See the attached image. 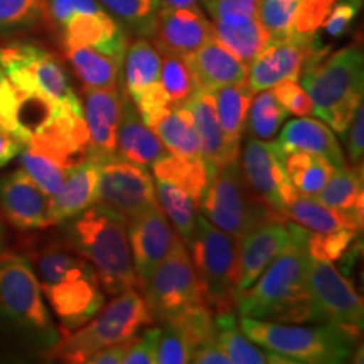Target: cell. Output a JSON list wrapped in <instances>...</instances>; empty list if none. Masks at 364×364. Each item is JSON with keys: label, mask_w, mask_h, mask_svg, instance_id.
Returning a JSON list of instances; mask_svg holds the SVG:
<instances>
[{"label": "cell", "mask_w": 364, "mask_h": 364, "mask_svg": "<svg viewBox=\"0 0 364 364\" xmlns=\"http://www.w3.org/2000/svg\"><path fill=\"white\" fill-rule=\"evenodd\" d=\"M292 240L287 221L268 223L240 240L238 294H243ZM240 297V295H238Z\"/></svg>", "instance_id": "44dd1931"}, {"label": "cell", "mask_w": 364, "mask_h": 364, "mask_svg": "<svg viewBox=\"0 0 364 364\" xmlns=\"http://www.w3.org/2000/svg\"><path fill=\"white\" fill-rule=\"evenodd\" d=\"M0 317L48 346L59 341L33 267L22 255L0 257Z\"/></svg>", "instance_id": "30bf717a"}, {"label": "cell", "mask_w": 364, "mask_h": 364, "mask_svg": "<svg viewBox=\"0 0 364 364\" xmlns=\"http://www.w3.org/2000/svg\"><path fill=\"white\" fill-rule=\"evenodd\" d=\"M102 7L129 36L149 38L154 33L161 11V0H98Z\"/></svg>", "instance_id": "74e56055"}, {"label": "cell", "mask_w": 364, "mask_h": 364, "mask_svg": "<svg viewBox=\"0 0 364 364\" xmlns=\"http://www.w3.org/2000/svg\"><path fill=\"white\" fill-rule=\"evenodd\" d=\"M161 86L172 107L184 105L198 90V83L191 71L186 56L181 54H161Z\"/></svg>", "instance_id": "60d3db41"}, {"label": "cell", "mask_w": 364, "mask_h": 364, "mask_svg": "<svg viewBox=\"0 0 364 364\" xmlns=\"http://www.w3.org/2000/svg\"><path fill=\"white\" fill-rule=\"evenodd\" d=\"M142 290L152 322H164L186 309L204 304L188 247L179 236L167 257L145 282Z\"/></svg>", "instance_id": "8fae6325"}, {"label": "cell", "mask_w": 364, "mask_h": 364, "mask_svg": "<svg viewBox=\"0 0 364 364\" xmlns=\"http://www.w3.org/2000/svg\"><path fill=\"white\" fill-rule=\"evenodd\" d=\"M215 334L218 344L230 358L231 364H289L290 361L280 354L268 351V349L257 346L252 339L243 334L238 327L236 314L233 309L230 311L215 312Z\"/></svg>", "instance_id": "f1b7e54d"}, {"label": "cell", "mask_w": 364, "mask_h": 364, "mask_svg": "<svg viewBox=\"0 0 364 364\" xmlns=\"http://www.w3.org/2000/svg\"><path fill=\"white\" fill-rule=\"evenodd\" d=\"M147 324H152V317L144 297L136 289H127L103 304L85 326L66 332L65 339L54 344V354L65 363H86L98 349L132 339Z\"/></svg>", "instance_id": "9c48e42d"}, {"label": "cell", "mask_w": 364, "mask_h": 364, "mask_svg": "<svg viewBox=\"0 0 364 364\" xmlns=\"http://www.w3.org/2000/svg\"><path fill=\"white\" fill-rule=\"evenodd\" d=\"M336 0H302L294 22V33L312 36L324 24Z\"/></svg>", "instance_id": "c3c4849f"}, {"label": "cell", "mask_w": 364, "mask_h": 364, "mask_svg": "<svg viewBox=\"0 0 364 364\" xmlns=\"http://www.w3.org/2000/svg\"><path fill=\"white\" fill-rule=\"evenodd\" d=\"M162 56L149 38H136L124 56L122 76L124 90L132 102L136 103L145 93L161 83Z\"/></svg>", "instance_id": "83f0119b"}, {"label": "cell", "mask_w": 364, "mask_h": 364, "mask_svg": "<svg viewBox=\"0 0 364 364\" xmlns=\"http://www.w3.org/2000/svg\"><path fill=\"white\" fill-rule=\"evenodd\" d=\"M152 171L156 179L179 186L199 203L208 182V169L203 157H186L167 152L152 164Z\"/></svg>", "instance_id": "836d02e7"}, {"label": "cell", "mask_w": 364, "mask_h": 364, "mask_svg": "<svg viewBox=\"0 0 364 364\" xmlns=\"http://www.w3.org/2000/svg\"><path fill=\"white\" fill-rule=\"evenodd\" d=\"M127 231H129L132 262H134L136 280L142 289L154 270L161 265V262L174 247L177 235L159 203L152 204L127 223Z\"/></svg>", "instance_id": "e0dca14e"}, {"label": "cell", "mask_w": 364, "mask_h": 364, "mask_svg": "<svg viewBox=\"0 0 364 364\" xmlns=\"http://www.w3.org/2000/svg\"><path fill=\"white\" fill-rule=\"evenodd\" d=\"M213 38H216L245 65H250L252 59L265 48L270 36L265 27L260 24L258 17H247V19L230 21V22H213Z\"/></svg>", "instance_id": "d6a6232c"}, {"label": "cell", "mask_w": 364, "mask_h": 364, "mask_svg": "<svg viewBox=\"0 0 364 364\" xmlns=\"http://www.w3.org/2000/svg\"><path fill=\"white\" fill-rule=\"evenodd\" d=\"M285 220L306 228L312 233H331L339 230H358L363 228V215L326 206L312 196H304L294 191L284 209Z\"/></svg>", "instance_id": "4316f807"}, {"label": "cell", "mask_w": 364, "mask_h": 364, "mask_svg": "<svg viewBox=\"0 0 364 364\" xmlns=\"http://www.w3.org/2000/svg\"><path fill=\"white\" fill-rule=\"evenodd\" d=\"M150 129L156 132L169 152L186 157H201V144L193 117L186 105H174L162 112Z\"/></svg>", "instance_id": "4dcf8cb0"}, {"label": "cell", "mask_w": 364, "mask_h": 364, "mask_svg": "<svg viewBox=\"0 0 364 364\" xmlns=\"http://www.w3.org/2000/svg\"><path fill=\"white\" fill-rule=\"evenodd\" d=\"M24 147L26 144L22 142V140L0 129V167L7 166L9 162L14 161Z\"/></svg>", "instance_id": "9f6ffc18"}, {"label": "cell", "mask_w": 364, "mask_h": 364, "mask_svg": "<svg viewBox=\"0 0 364 364\" xmlns=\"http://www.w3.org/2000/svg\"><path fill=\"white\" fill-rule=\"evenodd\" d=\"M0 129L17 136L24 144H27L31 136L21 124L19 98L14 91L11 81L7 80L2 66H0Z\"/></svg>", "instance_id": "f6af8a7d"}, {"label": "cell", "mask_w": 364, "mask_h": 364, "mask_svg": "<svg viewBox=\"0 0 364 364\" xmlns=\"http://www.w3.org/2000/svg\"><path fill=\"white\" fill-rule=\"evenodd\" d=\"M98 203L129 223L157 203L156 182L147 167L108 159L100 162Z\"/></svg>", "instance_id": "4fadbf2b"}, {"label": "cell", "mask_w": 364, "mask_h": 364, "mask_svg": "<svg viewBox=\"0 0 364 364\" xmlns=\"http://www.w3.org/2000/svg\"><path fill=\"white\" fill-rule=\"evenodd\" d=\"M316 199L329 208L363 215V171L336 167Z\"/></svg>", "instance_id": "8d00e7d4"}, {"label": "cell", "mask_w": 364, "mask_h": 364, "mask_svg": "<svg viewBox=\"0 0 364 364\" xmlns=\"http://www.w3.org/2000/svg\"><path fill=\"white\" fill-rule=\"evenodd\" d=\"M184 105L193 117L199 144H201V157L206 164L208 174L221 164L238 159V149H233L226 142L220 122H218L213 91L198 88Z\"/></svg>", "instance_id": "7402d4cb"}, {"label": "cell", "mask_w": 364, "mask_h": 364, "mask_svg": "<svg viewBox=\"0 0 364 364\" xmlns=\"http://www.w3.org/2000/svg\"><path fill=\"white\" fill-rule=\"evenodd\" d=\"M302 86L314 105V115L344 135L349 122L363 102L364 56L359 46H348L336 53L314 54L300 73Z\"/></svg>", "instance_id": "5b68a950"}, {"label": "cell", "mask_w": 364, "mask_h": 364, "mask_svg": "<svg viewBox=\"0 0 364 364\" xmlns=\"http://www.w3.org/2000/svg\"><path fill=\"white\" fill-rule=\"evenodd\" d=\"M156 196L159 206L166 215L167 221L171 223L172 230L186 245L194 231L199 203L188 191L161 179H156Z\"/></svg>", "instance_id": "e575fe53"}, {"label": "cell", "mask_w": 364, "mask_h": 364, "mask_svg": "<svg viewBox=\"0 0 364 364\" xmlns=\"http://www.w3.org/2000/svg\"><path fill=\"white\" fill-rule=\"evenodd\" d=\"M193 359V348L174 324L161 322V338L157 344V364H186Z\"/></svg>", "instance_id": "bcb514c9"}, {"label": "cell", "mask_w": 364, "mask_h": 364, "mask_svg": "<svg viewBox=\"0 0 364 364\" xmlns=\"http://www.w3.org/2000/svg\"><path fill=\"white\" fill-rule=\"evenodd\" d=\"M191 363H196V364H231L230 358L226 356V353L223 351L221 346L218 344L216 338L199 346V348L193 353V359H191Z\"/></svg>", "instance_id": "db71d44e"}, {"label": "cell", "mask_w": 364, "mask_h": 364, "mask_svg": "<svg viewBox=\"0 0 364 364\" xmlns=\"http://www.w3.org/2000/svg\"><path fill=\"white\" fill-rule=\"evenodd\" d=\"M358 230H339L331 233H311L307 236V252L311 258L327 262H341L351 265L356 260L358 250Z\"/></svg>", "instance_id": "ab89813d"}, {"label": "cell", "mask_w": 364, "mask_h": 364, "mask_svg": "<svg viewBox=\"0 0 364 364\" xmlns=\"http://www.w3.org/2000/svg\"><path fill=\"white\" fill-rule=\"evenodd\" d=\"M65 53L85 88H112L122 83L124 59L108 56L88 46H70L65 48Z\"/></svg>", "instance_id": "f546056e"}, {"label": "cell", "mask_w": 364, "mask_h": 364, "mask_svg": "<svg viewBox=\"0 0 364 364\" xmlns=\"http://www.w3.org/2000/svg\"><path fill=\"white\" fill-rule=\"evenodd\" d=\"M6 253V230H4V225L0 223V257Z\"/></svg>", "instance_id": "680465c9"}, {"label": "cell", "mask_w": 364, "mask_h": 364, "mask_svg": "<svg viewBox=\"0 0 364 364\" xmlns=\"http://www.w3.org/2000/svg\"><path fill=\"white\" fill-rule=\"evenodd\" d=\"M0 211L19 230H44L54 225L51 198L22 169L0 179Z\"/></svg>", "instance_id": "d6986e66"}, {"label": "cell", "mask_w": 364, "mask_h": 364, "mask_svg": "<svg viewBox=\"0 0 364 364\" xmlns=\"http://www.w3.org/2000/svg\"><path fill=\"white\" fill-rule=\"evenodd\" d=\"M284 154L307 152L324 157L334 167L346 166L343 149L331 127L322 120L302 117L290 120L280 129L279 142Z\"/></svg>", "instance_id": "484cf974"}, {"label": "cell", "mask_w": 364, "mask_h": 364, "mask_svg": "<svg viewBox=\"0 0 364 364\" xmlns=\"http://www.w3.org/2000/svg\"><path fill=\"white\" fill-rule=\"evenodd\" d=\"M284 169L290 186L297 193L316 198L336 167L321 156L307 152H289L284 154Z\"/></svg>", "instance_id": "d590c367"}, {"label": "cell", "mask_w": 364, "mask_h": 364, "mask_svg": "<svg viewBox=\"0 0 364 364\" xmlns=\"http://www.w3.org/2000/svg\"><path fill=\"white\" fill-rule=\"evenodd\" d=\"M169 152L156 132L145 124L134 102L125 91L124 113L117 134L115 157L136 166L152 167L154 162Z\"/></svg>", "instance_id": "603a6c76"}, {"label": "cell", "mask_w": 364, "mask_h": 364, "mask_svg": "<svg viewBox=\"0 0 364 364\" xmlns=\"http://www.w3.org/2000/svg\"><path fill=\"white\" fill-rule=\"evenodd\" d=\"M0 66L19 98L21 124L29 135L54 113L83 110L66 70L43 46L36 43L2 46Z\"/></svg>", "instance_id": "7a4b0ae2"}, {"label": "cell", "mask_w": 364, "mask_h": 364, "mask_svg": "<svg viewBox=\"0 0 364 364\" xmlns=\"http://www.w3.org/2000/svg\"><path fill=\"white\" fill-rule=\"evenodd\" d=\"M26 258L65 334L85 326L103 307L97 272L65 240L48 243Z\"/></svg>", "instance_id": "3957f363"}, {"label": "cell", "mask_w": 364, "mask_h": 364, "mask_svg": "<svg viewBox=\"0 0 364 364\" xmlns=\"http://www.w3.org/2000/svg\"><path fill=\"white\" fill-rule=\"evenodd\" d=\"M161 338V326L147 327L142 334L132 338L130 348L127 351L125 364H156L157 363V344Z\"/></svg>", "instance_id": "f907efd6"}, {"label": "cell", "mask_w": 364, "mask_h": 364, "mask_svg": "<svg viewBox=\"0 0 364 364\" xmlns=\"http://www.w3.org/2000/svg\"><path fill=\"white\" fill-rule=\"evenodd\" d=\"M275 98L285 108L287 113L295 117H309L314 115V105L309 93L299 80H285L280 81L272 88Z\"/></svg>", "instance_id": "7dc6e473"}, {"label": "cell", "mask_w": 364, "mask_h": 364, "mask_svg": "<svg viewBox=\"0 0 364 364\" xmlns=\"http://www.w3.org/2000/svg\"><path fill=\"white\" fill-rule=\"evenodd\" d=\"M211 91L215 97L218 122H220L226 142L233 149H238L241 135L247 127V115L253 91L250 88L248 81L226 85Z\"/></svg>", "instance_id": "1f68e13d"}, {"label": "cell", "mask_w": 364, "mask_h": 364, "mask_svg": "<svg viewBox=\"0 0 364 364\" xmlns=\"http://www.w3.org/2000/svg\"><path fill=\"white\" fill-rule=\"evenodd\" d=\"M316 34L294 33L287 38L270 39L247 66V81L253 93L270 90L280 81L299 80L304 65L321 53Z\"/></svg>", "instance_id": "5bb4252c"}, {"label": "cell", "mask_w": 364, "mask_h": 364, "mask_svg": "<svg viewBox=\"0 0 364 364\" xmlns=\"http://www.w3.org/2000/svg\"><path fill=\"white\" fill-rule=\"evenodd\" d=\"M213 38L211 21L198 6L161 7L150 41L161 54H186Z\"/></svg>", "instance_id": "ffe728a7"}, {"label": "cell", "mask_w": 364, "mask_h": 364, "mask_svg": "<svg viewBox=\"0 0 364 364\" xmlns=\"http://www.w3.org/2000/svg\"><path fill=\"white\" fill-rule=\"evenodd\" d=\"M240 329L255 344L280 354L290 363L306 364L348 363L358 339L343 327L327 322L306 327L240 316Z\"/></svg>", "instance_id": "52a82bcc"}, {"label": "cell", "mask_w": 364, "mask_h": 364, "mask_svg": "<svg viewBox=\"0 0 364 364\" xmlns=\"http://www.w3.org/2000/svg\"><path fill=\"white\" fill-rule=\"evenodd\" d=\"M300 4L302 0H258L257 17L270 39L294 34V22Z\"/></svg>", "instance_id": "ee69618b"}, {"label": "cell", "mask_w": 364, "mask_h": 364, "mask_svg": "<svg viewBox=\"0 0 364 364\" xmlns=\"http://www.w3.org/2000/svg\"><path fill=\"white\" fill-rule=\"evenodd\" d=\"M19 159L22 171H24L26 174L49 196V198H53V196H56L59 193V189L65 184L68 172H70L68 167L53 161L51 157H48L43 152H38V150L27 147V145L22 149Z\"/></svg>", "instance_id": "7bdbcfd3"}, {"label": "cell", "mask_w": 364, "mask_h": 364, "mask_svg": "<svg viewBox=\"0 0 364 364\" xmlns=\"http://www.w3.org/2000/svg\"><path fill=\"white\" fill-rule=\"evenodd\" d=\"M213 22H230L257 16L258 0H203Z\"/></svg>", "instance_id": "681fc988"}, {"label": "cell", "mask_w": 364, "mask_h": 364, "mask_svg": "<svg viewBox=\"0 0 364 364\" xmlns=\"http://www.w3.org/2000/svg\"><path fill=\"white\" fill-rule=\"evenodd\" d=\"M199 0H161L164 7H193L198 6Z\"/></svg>", "instance_id": "6f0895ef"}, {"label": "cell", "mask_w": 364, "mask_h": 364, "mask_svg": "<svg viewBox=\"0 0 364 364\" xmlns=\"http://www.w3.org/2000/svg\"><path fill=\"white\" fill-rule=\"evenodd\" d=\"M63 39V46H88L108 56L124 59L129 48V34L113 17L95 2L68 16L56 26Z\"/></svg>", "instance_id": "2e32d148"}, {"label": "cell", "mask_w": 364, "mask_h": 364, "mask_svg": "<svg viewBox=\"0 0 364 364\" xmlns=\"http://www.w3.org/2000/svg\"><path fill=\"white\" fill-rule=\"evenodd\" d=\"M48 21L46 0H0V36L34 29Z\"/></svg>", "instance_id": "b9f144b4"}, {"label": "cell", "mask_w": 364, "mask_h": 364, "mask_svg": "<svg viewBox=\"0 0 364 364\" xmlns=\"http://www.w3.org/2000/svg\"><path fill=\"white\" fill-rule=\"evenodd\" d=\"M124 98L125 90L122 83L112 88H85L83 117L88 129L90 157L100 162L115 157Z\"/></svg>", "instance_id": "ac0fdd59"}, {"label": "cell", "mask_w": 364, "mask_h": 364, "mask_svg": "<svg viewBox=\"0 0 364 364\" xmlns=\"http://www.w3.org/2000/svg\"><path fill=\"white\" fill-rule=\"evenodd\" d=\"M199 209L211 225L238 240L268 223L287 221L252 189L238 159L209 172Z\"/></svg>", "instance_id": "8992f818"}, {"label": "cell", "mask_w": 364, "mask_h": 364, "mask_svg": "<svg viewBox=\"0 0 364 364\" xmlns=\"http://www.w3.org/2000/svg\"><path fill=\"white\" fill-rule=\"evenodd\" d=\"M98 179L100 161L97 159L86 157L71 167L63 188L51 198L54 225H61L98 203Z\"/></svg>", "instance_id": "d4e9b609"}, {"label": "cell", "mask_w": 364, "mask_h": 364, "mask_svg": "<svg viewBox=\"0 0 364 364\" xmlns=\"http://www.w3.org/2000/svg\"><path fill=\"white\" fill-rule=\"evenodd\" d=\"M61 225L63 240L95 268L102 290L113 297L127 289H140L124 218L95 203Z\"/></svg>", "instance_id": "277c9868"}, {"label": "cell", "mask_w": 364, "mask_h": 364, "mask_svg": "<svg viewBox=\"0 0 364 364\" xmlns=\"http://www.w3.org/2000/svg\"><path fill=\"white\" fill-rule=\"evenodd\" d=\"M287 117H289V113L275 98L272 88L262 90L250 103L245 130H248L250 135L255 139L270 140L279 134Z\"/></svg>", "instance_id": "f35d334b"}, {"label": "cell", "mask_w": 364, "mask_h": 364, "mask_svg": "<svg viewBox=\"0 0 364 364\" xmlns=\"http://www.w3.org/2000/svg\"><path fill=\"white\" fill-rule=\"evenodd\" d=\"M198 88L216 90L226 85L247 81V65L228 51L216 38L208 39L201 48L186 54Z\"/></svg>", "instance_id": "cb8c5ba5"}, {"label": "cell", "mask_w": 364, "mask_h": 364, "mask_svg": "<svg viewBox=\"0 0 364 364\" xmlns=\"http://www.w3.org/2000/svg\"><path fill=\"white\" fill-rule=\"evenodd\" d=\"M130 343H132V339L98 349L97 353H93L88 359H86V364H120V363H124V358H125L127 351H129Z\"/></svg>", "instance_id": "11a10c76"}, {"label": "cell", "mask_w": 364, "mask_h": 364, "mask_svg": "<svg viewBox=\"0 0 364 364\" xmlns=\"http://www.w3.org/2000/svg\"><path fill=\"white\" fill-rule=\"evenodd\" d=\"M361 7L363 0H336L322 27L331 38H341V36L348 33Z\"/></svg>", "instance_id": "816d5d0a"}, {"label": "cell", "mask_w": 364, "mask_h": 364, "mask_svg": "<svg viewBox=\"0 0 364 364\" xmlns=\"http://www.w3.org/2000/svg\"><path fill=\"white\" fill-rule=\"evenodd\" d=\"M307 292L318 322L339 326L358 338L364 322L363 299L334 263L318 258L309 260Z\"/></svg>", "instance_id": "7c38bea8"}, {"label": "cell", "mask_w": 364, "mask_h": 364, "mask_svg": "<svg viewBox=\"0 0 364 364\" xmlns=\"http://www.w3.org/2000/svg\"><path fill=\"white\" fill-rule=\"evenodd\" d=\"M287 226L292 235L290 243L236 300L241 317L282 324L318 322L307 292V268L311 260L307 252L309 231L289 220Z\"/></svg>", "instance_id": "6da1fadb"}, {"label": "cell", "mask_w": 364, "mask_h": 364, "mask_svg": "<svg viewBox=\"0 0 364 364\" xmlns=\"http://www.w3.org/2000/svg\"><path fill=\"white\" fill-rule=\"evenodd\" d=\"M241 171L252 189L280 216L294 188L284 169V150L277 142H263L250 136L241 156Z\"/></svg>", "instance_id": "9a60e30c"}, {"label": "cell", "mask_w": 364, "mask_h": 364, "mask_svg": "<svg viewBox=\"0 0 364 364\" xmlns=\"http://www.w3.org/2000/svg\"><path fill=\"white\" fill-rule=\"evenodd\" d=\"M346 147H348V156L353 167L358 171H363V156H364V110L363 102L358 105L356 112L346 129Z\"/></svg>", "instance_id": "f5cc1de1"}, {"label": "cell", "mask_w": 364, "mask_h": 364, "mask_svg": "<svg viewBox=\"0 0 364 364\" xmlns=\"http://www.w3.org/2000/svg\"><path fill=\"white\" fill-rule=\"evenodd\" d=\"M186 247L201 285L204 304L211 312L236 307L240 295V240L198 215Z\"/></svg>", "instance_id": "ba28073f"}]
</instances>
